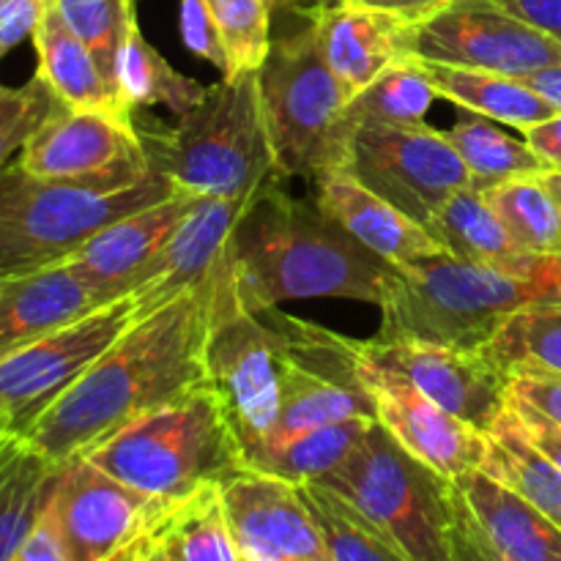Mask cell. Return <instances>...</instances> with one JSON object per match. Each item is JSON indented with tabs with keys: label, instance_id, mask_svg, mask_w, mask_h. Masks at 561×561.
<instances>
[{
	"label": "cell",
	"instance_id": "obj_1",
	"mask_svg": "<svg viewBox=\"0 0 561 561\" xmlns=\"http://www.w3.org/2000/svg\"><path fill=\"white\" fill-rule=\"evenodd\" d=\"M217 274L131 323L113 348L22 433L27 447L60 466L206 383Z\"/></svg>",
	"mask_w": 561,
	"mask_h": 561
},
{
	"label": "cell",
	"instance_id": "obj_2",
	"mask_svg": "<svg viewBox=\"0 0 561 561\" xmlns=\"http://www.w3.org/2000/svg\"><path fill=\"white\" fill-rule=\"evenodd\" d=\"M277 179L247 203L225 247V274L241 305L252 312L305 299L381 305L392 263L345 233L316 197H294Z\"/></svg>",
	"mask_w": 561,
	"mask_h": 561
},
{
	"label": "cell",
	"instance_id": "obj_3",
	"mask_svg": "<svg viewBox=\"0 0 561 561\" xmlns=\"http://www.w3.org/2000/svg\"><path fill=\"white\" fill-rule=\"evenodd\" d=\"M548 305H561V268L524 277L436 252L389 268L376 340L477 351L510 316Z\"/></svg>",
	"mask_w": 561,
	"mask_h": 561
},
{
	"label": "cell",
	"instance_id": "obj_4",
	"mask_svg": "<svg viewBox=\"0 0 561 561\" xmlns=\"http://www.w3.org/2000/svg\"><path fill=\"white\" fill-rule=\"evenodd\" d=\"M137 131L151 173L197 197L252 201L279 175L263 113L261 69L206 88L173 129Z\"/></svg>",
	"mask_w": 561,
	"mask_h": 561
},
{
	"label": "cell",
	"instance_id": "obj_5",
	"mask_svg": "<svg viewBox=\"0 0 561 561\" xmlns=\"http://www.w3.org/2000/svg\"><path fill=\"white\" fill-rule=\"evenodd\" d=\"M110 477L153 499H186L244 469L239 438L208 383L82 453Z\"/></svg>",
	"mask_w": 561,
	"mask_h": 561
},
{
	"label": "cell",
	"instance_id": "obj_6",
	"mask_svg": "<svg viewBox=\"0 0 561 561\" xmlns=\"http://www.w3.org/2000/svg\"><path fill=\"white\" fill-rule=\"evenodd\" d=\"M179 186L151 173L140 184L99 192L31 175L20 162L0 170V279L58 266L115 219L170 197Z\"/></svg>",
	"mask_w": 561,
	"mask_h": 561
},
{
	"label": "cell",
	"instance_id": "obj_7",
	"mask_svg": "<svg viewBox=\"0 0 561 561\" xmlns=\"http://www.w3.org/2000/svg\"><path fill=\"white\" fill-rule=\"evenodd\" d=\"M261 96L279 175L316 181L343 168L354 135L351 99L323 58L312 20L290 36L272 38Z\"/></svg>",
	"mask_w": 561,
	"mask_h": 561
},
{
	"label": "cell",
	"instance_id": "obj_8",
	"mask_svg": "<svg viewBox=\"0 0 561 561\" xmlns=\"http://www.w3.org/2000/svg\"><path fill=\"white\" fill-rule=\"evenodd\" d=\"M318 482L348 499L414 561H453L455 482L400 447L378 422L354 453Z\"/></svg>",
	"mask_w": 561,
	"mask_h": 561
},
{
	"label": "cell",
	"instance_id": "obj_9",
	"mask_svg": "<svg viewBox=\"0 0 561 561\" xmlns=\"http://www.w3.org/2000/svg\"><path fill=\"white\" fill-rule=\"evenodd\" d=\"M206 383L222 400L241 455L274 436L279 414V334L236 296L225 261L211 290Z\"/></svg>",
	"mask_w": 561,
	"mask_h": 561
},
{
	"label": "cell",
	"instance_id": "obj_10",
	"mask_svg": "<svg viewBox=\"0 0 561 561\" xmlns=\"http://www.w3.org/2000/svg\"><path fill=\"white\" fill-rule=\"evenodd\" d=\"M272 312L279 334V414L274 436L359 416L376 420L359 376L362 340Z\"/></svg>",
	"mask_w": 561,
	"mask_h": 561
},
{
	"label": "cell",
	"instance_id": "obj_11",
	"mask_svg": "<svg viewBox=\"0 0 561 561\" xmlns=\"http://www.w3.org/2000/svg\"><path fill=\"white\" fill-rule=\"evenodd\" d=\"M343 170L420 225L471 186L449 137L431 126H356Z\"/></svg>",
	"mask_w": 561,
	"mask_h": 561
},
{
	"label": "cell",
	"instance_id": "obj_12",
	"mask_svg": "<svg viewBox=\"0 0 561 561\" xmlns=\"http://www.w3.org/2000/svg\"><path fill=\"white\" fill-rule=\"evenodd\" d=\"M20 168L49 181L118 192L151 175L131 115L58 104L20 151Z\"/></svg>",
	"mask_w": 561,
	"mask_h": 561
},
{
	"label": "cell",
	"instance_id": "obj_13",
	"mask_svg": "<svg viewBox=\"0 0 561 561\" xmlns=\"http://www.w3.org/2000/svg\"><path fill=\"white\" fill-rule=\"evenodd\" d=\"M403 55L526 80L561 64V42L526 25L496 0H458L431 20L405 27Z\"/></svg>",
	"mask_w": 561,
	"mask_h": 561
},
{
	"label": "cell",
	"instance_id": "obj_14",
	"mask_svg": "<svg viewBox=\"0 0 561 561\" xmlns=\"http://www.w3.org/2000/svg\"><path fill=\"white\" fill-rule=\"evenodd\" d=\"M135 323L129 294L88 316L11 351L0 359V409L11 416L16 436L27 431L115 340Z\"/></svg>",
	"mask_w": 561,
	"mask_h": 561
},
{
	"label": "cell",
	"instance_id": "obj_15",
	"mask_svg": "<svg viewBox=\"0 0 561 561\" xmlns=\"http://www.w3.org/2000/svg\"><path fill=\"white\" fill-rule=\"evenodd\" d=\"M175 502L146 496L77 455L58 466L49 513L71 561H104L157 526Z\"/></svg>",
	"mask_w": 561,
	"mask_h": 561
},
{
	"label": "cell",
	"instance_id": "obj_16",
	"mask_svg": "<svg viewBox=\"0 0 561 561\" xmlns=\"http://www.w3.org/2000/svg\"><path fill=\"white\" fill-rule=\"evenodd\" d=\"M365 354L387 370L400 373L425 398L442 405L474 431L488 433L507 409L510 376L493 365L485 351L449 348L414 340H362Z\"/></svg>",
	"mask_w": 561,
	"mask_h": 561
},
{
	"label": "cell",
	"instance_id": "obj_17",
	"mask_svg": "<svg viewBox=\"0 0 561 561\" xmlns=\"http://www.w3.org/2000/svg\"><path fill=\"white\" fill-rule=\"evenodd\" d=\"M359 376L373 400L378 425L387 427L400 447L436 469L447 480L480 469L485 455V433L460 422L420 392L400 373L387 370L359 348Z\"/></svg>",
	"mask_w": 561,
	"mask_h": 561
},
{
	"label": "cell",
	"instance_id": "obj_18",
	"mask_svg": "<svg viewBox=\"0 0 561 561\" xmlns=\"http://www.w3.org/2000/svg\"><path fill=\"white\" fill-rule=\"evenodd\" d=\"M219 491L241 561H332L299 485L239 469Z\"/></svg>",
	"mask_w": 561,
	"mask_h": 561
},
{
	"label": "cell",
	"instance_id": "obj_19",
	"mask_svg": "<svg viewBox=\"0 0 561 561\" xmlns=\"http://www.w3.org/2000/svg\"><path fill=\"white\" fill-rule=\"evenodd\" d=\"M247 203L250 201L197 197L173 239L137 274L129 294L135 299V321L162 310L175 296L208 283L222 268L225 247Z\"/></svg>",
	"mask_w": 561,
	"mask_h": 561
},
{
	"label": "cell",
	"instance_id": "obj_20",
	"mask_svg": "<svg viewBox=\"0 0 561 561\" xmlns=\"http://www.w3.org/2000/svg\"><path fill=\"white\" fill-rule=\"evenodd\" d=\"M195 203L197 195L175 190L173 195L153 206L115 219L113 225L99 230L85 247H80L66 261V266L104 301L121 299L131 294L137 274L173 239Z\"/></svg>",
	"mask_w": 561,
	"mask_h": 561
},
{
	"label": "cell",
	"instance_id": "obj_21",
	"mask_svg": "<svg viewBox=\"0 0 561 561\" xmlns=\"http://www.w3.org/2000/svg\"><path fill=\"white\" fill-rule=\"evenodd\" d=\"M312 184H316L312 197L318 206L381 261L398 266V263H411L442 252L425 225L367 190L348 170H327Z\"/></svg>",
	"mask_w": 561,
	"mask_h": 561
},
{
	"label": "cell",
	"instance_id": "obj_22",
	"mask_svg": "<svg viewBox=\"0 0 561 561\" xmlns=\"http://www.w3.org/2000/svg\"><path fill=\"white\" fill-rule=\"evenodd\" d=\"M323 58L345 88L348 99L365 91L383 69L403 60L405 22L387 11L337 0L310 14Z\"/></svg>",
	"mask_w": 561,
	"mask_h": 561
},
{
	"label": "cell",
	"instance_id": "obj_23",
	"mask_svg": "<svg viewBox=\"0 0 561 561\" xmlns=\"http://www.w3.org/2000/svg\"><path fill=\"white\" fill-rule=\"evenodd\" d=\"M110 305L66 263L0 279V359L96 307Z\"/></svg>",
	"mask_w": 561,
	"mask_h": 561
},
{
	"label": "cell",
	"instance_id": "obj_24",
	"mask_svg": "<svg viewBox=\"0 0 561 561\" xmlns=\"http://www.w3.org/2000/svg\"><path fill=\"white\" fill-rule=\"evenodd\" d=\"M425 228L442 252L460 261L504 268L524 277H542L561 268V255H535L524 250L499 214L488 206L482 192L471 186L455 192Z\"/></svg>",
	"mask_w": 561,
	"mask_h": 561
},
{
	"label": "cell",
	"instance_id": "obj_25",
	"mask_svg": "<svg viewBox=\"0 0 561 561\" xmlns=\"http://www.w3.org/2000/svg\"><path fill=\"white\" fill-rule=\"evenodd\" d=\"M453 482L496 551L513 561H561V529L535 504L480 469Z\"/></svg>",
	"mask_w": 561,
	"mask_h": 561
},
{
	"label": "cell",
	"instance_id": "obj_26",
	"mask_svg": "<svg viewBox=\"0 0 561 561\" xmlns=\"http://www.w3.org/2000/svg\"><path fill=\"white\" fill-rule=\"evenodd\" d=\"M33 47L38 58L36 77L47 82L60 104L131 115V107L124 102L118 88L104 77L91 49L71 33L53 3H47V11L33 33Z\"/></svg>",
	"mask_w": 561,
	"mask_h": 561
},
{
	"label": "cell",
	"instance_id": "obj_27",
	"mask_svg": "<svg viewBox=\"0 0 561 561\" xmlns=\"http://www.w3.org/2000/svg\"><path fill=\"white\" fill-rule=\"evenodd\" d=\"M416 64L425 71L427 82L438 96L449 99L453 104L477 115H485L502 126L526 131L529 126L542 124V121L561 113L520 77L482 69H460V66L431 64V60H416Z\"/></svg>",
	"mask_w": 561,
	"mask_h": 561
},
{
	"label": "cell",
	"instance_id": "obj_28",
	"mask_svg": "<svg viewBox=\"0 0 561 561\" xmlns=\"http://www.w3.org/2000/svg\"><path fill=\"white\" fill-rule=\"evenodd\" d=\"M373 422L376 420L359 416V420L310 427V431L288 433V436H272L247 449L241 460H244V469L279 477L294 485L318 482L354 453Z\"/></svg>",
	"mask_w": 561,
	"mask_h": 561
},
{
	"label": "cell",
	"instance_id": "obj_29",
	"mask_svg": "<svg viewBox=\"0 0 561 561\" xmlns=\"http://www.w3.org/2000/svg\"><path fill=\"white\" fill-rule=\"evenodd\" d=\"M480 471L535 504L561 529V469L526 438L518 414L510 403L485 433Z\"/></svg>",
	"mask_w": 561,
	"mask_h": 561
},
{
	"label": "cell",
	"instance_id": "obj_30",
	"mask_svg": "<svg viewBox=\"0 0 561 561\" xmlns=\"http://www.w3.org/2000/svg\"><path fill=\"white\" fill-rule=\"evenodd\" d=\"M444 135L455 146L471 175V190L485 192L491 186L515 179L548 173L546 162L529 148V142L507 135L502 124L460 107V115Z\"/></svg>",
	"mask_w": 561,
	"mask_h": 561
},
{
	"label": "cell",
	"instance_id": "obj_31",
	"mask_svg": "<svg viewBox=\"0 0 561 561\" xmlns=\"http://www.w3.org/2000/svg\"><path fill=\"white\" fill-rule=\"evenodd\" d=\"M58 466L14 436L0 460V561H11L47 507Z\"/></svg>",
	"mask_w": 561,
	"mask_h": 561
},
{
	"label": "cell",
	"instance_id": "obj_32",
	"mask_svg": "<svg viewBox=\"0 0 561 561\" xmlns=\"http://www.w3.org/2000/svg\"><path fill=\"white\" fill-rule=\"evenodd\" d=\"M299 491L321 529L332 561H414L348 499L323 482H301Z\"/></svg>",
	"mask_w": 561,
	"mask_h": 561
},
{
	"label": "cell",
	"instance_id": "obj_33",
	"mask_svg": "<svg viewBox=\"0 0 561 561\" xmlns=\"http://www.w3.org/2000/svg\"><path fill=\"white\" fill-rule=\"evenodd\" d=\"M118 88L129 107L162 104V107L173 110L175 115L190 113L206 93V85L175 71L162 58V53L142 38L137 22L131 25L124 49H121Z\"/></svg>",
	"mask_w": 561,
	"mask_h": 561
},
{
	"label": "cell",
	"instance_id": "obj_34",
	"mask_svg": "<svg viewBox=\"0 0 561 561\" xmlns=\"http://www.w3.org/2000/svg\"><path fill=\"white\" fill-rule=\"evenodd\" d=\"M162 537L175 561H241L219 482L179 499L164 520Z\"/></svg>",
	"mask_w": 561,
	"mask_h": 561
},
{
	"label": "cell",
	"instance_id": "obj_35",
	"mask_svg": "<svg viewBox=\"0 0 561 561\" xmlns=\"http://www.w3.org/2000/svg\"><path fill=\"white\" fill-rule=\"evenodd\" d=\"M438 93L427 82L414 58H403L383 69L370 85L348 102V124L354 126H427V110Z\"/></svg>",
	"mask_w": 561,
	"mask_h": 561
},
{
	"label": "cell",
	"instance_id": "obj_36",
	"mask_svg": "<svg viewBox=\"0 0 561 561\" xmlns=\"http://www.w3.org/2000/svg\"><path fill=\"white\" fill-rule=\"evenodd\" d=\"M482 197L524 250L535 255H561V211L542 175L491 186Z\"/></svg>",
	"mask_w": 561,
	"mask_h": 561
},
{
	"label": "cell",
	"instance_id": "obj_37",
	"mask_svg": "<svg viewBox=\"0 0 561 561\" xmlns=\"http://www.w3.org/2000/svg\"><path fill=\"white\" fill-rule=\"evenodd\" d=\"M482 351L507 376L520 370L561 373V305L515 312Z\"/></svg>",
	"mask_w": 561,
	"mask_h": 561
},
{
	"label": "cell",
	"instance_id": "obj_38",
	"mask_svg": "<svg viewBox=\"0 0 561 561\" xmlns=\"http://www.w3.org/2000/svg\"><path fill=\"white\" fill-rule=\"evenodd\" d=\"M49 3L64 16L71 33L91 49L104 77L118 88L121 49L137 22L135 0H49Z\"/></svg>",
	"mask_w": 561,
	"mask_h": 561
},
{
	"label": "cell",
	"instance_id": "obj_39",
	"mask_svg": "<svg viewBox=\"0 0 561 561\" xmlns=\"http://www.w3.org/2000/svg\"><path fill=\"white\" fill-rule=\"evenodd\" d=\"M230 55V75L261 69L272 47V9L266 0H203Z\"/></svg>",
	"mask_w": 561,
	"mask_h": 561
},
{
	"label": "cell",
	"instance_id": "obj_40",
	"mask_svg": "<svg viewBox=\"0 0 561 561\" xmlns=\"http://www.w3.org/2000/svg\"><path fill=\"white\" fill-rule=\"evenodd\" d=\"M58 104V96L49 91L42 77H33L20 88L0 82V170L16 151H22V146Z\"/></svg>",
	"mask_w": 561,
	"mask_h": 561
},
{
	"label": "cell",
	"instance_id": "obj_41",
	"mask_svg": "<svg viewBox=\"0 0 561 561\" xmlns=\"http://www.w3.org/2000/svg\"><path fill=\"white\" fill-rule=\"evenodd\" d=\"M179 25L186 47L195 55H201L203 60H208L211 66H217L222 71V77H230L228 47H225L222 33H219L217 22H214L211 11H208V5L203 0H181Z\"/></svg>",
	"mask_w": 561,
	"mask_h": 561
},
{
	"label": "cell",
	"instance_id": "obj_42",
	"mask_svg": "<svg viewBox=\"0 0 561 561\" xmlns=\"http://www.w3.org/2000/svg\"><path fill=\"white\" fill-rule=\"evenodd\" d=\"M507 400L529 405L561 427V373L520 370L507 381Z\"/></svg>",
	"mask_w": 561,
	"mask_h": 561
},
{
	"label": "cell",
	"instance_id": "obj_43",
	"mask_svg": "<svg viewBox=\"0 0 561 561\" xmlns=\"http://www.w3.org/2000/svg\"><path fill=\"white\" fill-rule=\"evenodd\" d=\"M449 553L453 561H513L504 557L502 551L491 546L485 531L469 513L466 502L460 499L458 488H455V504H453V529H449Z\"/></svg>",
	"mask_w": 561,
	"mask_h": 561
},
{
	"label": "cell",
	"instance_id": "obj_44",
	"mask_svg": "<svg viewBox=\"0 0 561 561\" xmlns=\"http://www.w3.org/2000/svg\"><path fill=\"white\" fill-rule=\"evenodd\" d=\"M49 0H0V60L33 38Z\"/></svg>",
	"mask_w": 561,
	"mask_h": 561
},
{
	"label": "cell",
	"instance_id": "obj_45",
	"mask_svg": "<svg viewBox=\"0 0 561 561\" xmlns=\"http://www.w3.org/2000/svg\"><path fill=\"white\" fill-rule=\"evenodd\" d=\"M11 561H71L64 546V537L58 531V524H55L53 513H49V499L33 531L25 537V542H22L20 551L14 553Z\"/></svg>",
	"mask_w": 561,
	"mask_h": 561
},
{
	"label": "cell",
	"instance_id": "obj_46",
	"mask_svg": "<svg viewBox=\"0 0 561 561\" xmlns=\"http://www.w3.org/2000/svg\"><path fill=\"white\" fill-rule=\"evenodd\" d=\"M507 403L513 405V411L518 414V422L520 427H524L526 438H529L540 453H546L561 469V427L553 425V422L546 420L542 414H537L529 405L513 403V400H507Z\"/></svg>",
	"mask_w": 561,
	"mask_h": 561
},
{
	"label": "cell",
	"instance_id": "obj_47",
	"mask_svg": "<svg viewBox=\"0 0 561 561\" xmlns=\"http://www.w3.org/2000/svg\"><path fill=\"white\" fill-rule=\"evenodd\" d=\"M496 3L526 25L561 42V0H496Z\"/></svg>",
	"mask_w": 561,
	"mask_h": 561
},
{
	"label": "cell",
	"instance_id": "obj_48",
	"mask_svg": "<svg viewBox=\"0 0 561 561\" xmlns=\"http://www.w3.org/2000/svg\"><path fill=\"white\" fill-rule=\"evenodd\" d=\"M351 3L367 5V9L387 11V14L398 16L405 25H420V22L431 20L438 11H444L447 5L458 3V0H351Z\"/></svg>",
	"mask_w": 561,
	"mask_h": 561
},
{
	"label": "cell",
	"instance_id": "obj_49",
	"mask_svg": "<svg viewBox=\"0 0 561 561\" xmlns=\"http://www.w3.org/2000/svg\"><path fill=\"white\" fill-rule=\"evenodd\" d=\"M524 140L546 162L548 170H561V113L542 121V124L529 126L524 131Z\"/></svg>",
	"mask_w": 561,
	"mask_h": 561
},
{
	"label": "cell",
	"instance_id": "obj_50",
	"mask_svg": "<svg viewBox=\"0 0 561 561\" xmlns=\"http://www.w3.org/2000/svg\"><path fill=\"white\" fill-rule=\"evenodd\" d=\"M526 82H529L540 96H546L553 107L561 110V64L546 66V69L535 71V75L526 77Z\"/></svg>",
	"mask_w": 561,
	"mask_h": 561
},
{
	"label": "cell",
	"instance_id": "obj_51",
	"mask_svg": "<svg viewBox=\"0 0 561 561\" xmlns=\"http://www.w3.org/2000/svg\"><path fill=\"white\" fill-rule=\"evenodd\" d=\"M168 515H164V518L159 520L151 531H148L146 540H142V546H140V551H137V557L131 561H175L173 553H170L168 546H164V537H162V526H164V520H168Z\"/></svg>",
	"mask_w": 561,
	"mask_h": 561
},
{
	"label": "cell",
	"instance_id": "obj_52",
	"mask_svg": "<svg viewBox=\"0 0 561 561\" xmlns=\"http://www.w3.org/2000/svg\"><path fill=\"white\" fill-rule=\"evenodd\" d=\"M151 529H153V526H151ZM151 529H148V531H151ZM148 531H142V535L137 537V540H131L129 546H124V548H121V551H115L113 557H110V559H104V561H131V559H135V557H137V551H140L142 540H146V535H148Z\"/></svg>",
	"mask_w": 561,
	"mask_h": 561
},
{
	"label": "cell",
	"instance_id": "obj_53",
	"mask_svg": "<svg viewBox=\"0 0 561 561\" xmlns=\"http://www.w3.org/2000/svg\"><path fill=\"white\" fill-rule=\"evenodd\" d=\"M542 181H546V184H548L551 195L557 197L559 211H561V170H548V173H542Z\"/></svg>",
	"mask_w": 561,
	"mask_h": 561
},
{
	"label": "cell",
	"instance_id": "obj_54",
	"mask_svg": "<svg viewBox=\"0 0 561 561\" xmlns=\"http://www.w3.org/2000/svg\"><path fill=\"white\" fill-rule=\"evenodd\" d=\"M14 436V425H11V416L5 414L3 409H0V444L5 442V438Z\"/></svg>",
	"mask_w": 561,
	"mask_h": 561
},
{
	"label": "cell",
	"instance_id": "obj_55",
	"mask_svg": "<svg viewBox=\"0 0 561 561\" xmlns=\"http://www.w3.org/2000/svg\"><path fill=\"white\" fill-rule=\"evenodd\" d=\"M14 436H16V433H14ZM14 436H11V438H5V442H3V444H0V460H3L5 449H9V447H11V442H14Z\"/></svg>",
	"mask_w": 561,
	"mask_h": 561
},
{
	"label": "cell",
	"instance_id": "obj_56",
	"mask_svg": "<svg viewBox=\"0 0 561 561\" xmlns=\"http://www.w3.org/2000/svg\"><path fill=\"white\" fill-rule=\"evenodd\" d=\"M279 3H283V0H266V5H268V9H272V11H274V9H277V5H279Z\"/></svg>",
	"mask_w": 561,
	"mask_h": 561
}]
</instances>
